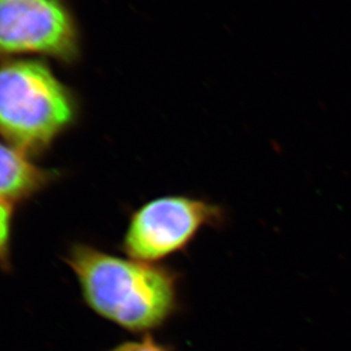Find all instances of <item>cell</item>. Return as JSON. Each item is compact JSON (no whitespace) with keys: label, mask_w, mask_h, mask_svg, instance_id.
Segmentation results:
<instances>
[{"label":"cell","mask_w":351,"mask_h":351,"mask_svg":"<svg viewBox=\"0 0 351 351\" xmlns=\"http://www.w3.org/2000/svg\"><path fill=\"white\" fill-rule=\"evenodd\" d=\"M223 216L220 206L204 199L158 197L132 213L122 250L134 261L156 263L185 250L204 227L219 225Z\"/></svg>","instance_id":"cell-3"},{"label":"cell","mask_w":351,"mask_h":351,"mask_svg":"<svg viewBox=\"0 0 351 351\" xmlns=\"http://www.w3.org/2000/svg\"><path fill=\"white\" fill-rule=\"evenodd\" d=\"M13 213V204L0 199V267L3 269L10 268Z\"/></svg>","instance_id":"cell-6"},{"label":"cell","mask_w":351,"mask_h":351,"mask_svg":"<svg viewBox=\"0 0 351 351\" xmlns=\"http://www.w3.org/2000/svg\"><path fill=\"white\" fill-rule=\"evenodd\" d=\"M110 351H171L169 347L156 341L152 335H144L137 341H127L117 346Z\"/></svg>","instance_id":"cell-7"},{"label":"cell","mask_w":351,"mask_h":351,"mask_svg":"<svg viewBox=\"0 0 351 351\" xmlns=\"http://www.w3.org/2000/svg\"><path fill=\"white\" fill-rule=\"evenodd\" d=\"M78 115L75 95L39 61L0 65V136L29 156H39Z\"/></svg>","instance_id":"cell-2"},{"label":"cell","mask_w":351,"mask_h":351,"mask_svg":"<svg viewBox=\"0 0 351 351\" xmlns=\"http://www.w3.org/2000/svg\"><path fill=\"white\" fill-rule=\"evenodd\" d=\"M55 178L51 171L32 162L30 156L0 141V199L23 202L41 192Z\"/></svg>","instance_id":"cell-5"},{"label":"cell","mask_w":351,"mask_h":351,"mask_svg":"<svg viewBox=\"0 0 351 351\" xmlns=\"http://www.w3.org/2000/svg\"><path fill=\"white\" fill-rule=\"evenodd\" d=\"M65 261L88 307L127 331L147 335L177 313L178 276L173 269L112 256L87 244L70 247Z\"/></svg>","instance_id":"cell-1"},{"label":"cell","mask_w":351,"mask_h":351,"mask_svg":"<svg viewBox=\"0 0 351 351\" xmlns=\"http://www.w3.org/2000/svg\"><path fill=\"white\" fill-rule=\"evenodd\" d=\"M78 27L63 0H0V58L39 54L73 63Z\"/></svg>","instance_id":"cell-4"}]
</instances>
